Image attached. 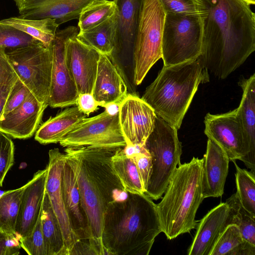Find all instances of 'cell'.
<instances>
[{"mask_svg": "<svg viewBox=\"0 0 255 255\" xmlns=\"http://www.w3.org/2000/svg\"><path fill=\"white\" fill-rule=\"evenodd\" d=\"M204 6L201 58L205 68L226 78L255 50V14L243 0H200Z\"/></svg>", "mask_w": 255, "mask_h": 255, "instance_id": "cell-1", "label": "cell"}, {"mask_svg": "<svg viewBox=\"0 0 255 255\" xmlns=\"http://www.w3.org/2000/svg\"><path fill=\"white\" fill-rule=\"evenodd\" d=\"M166 13L201 14L204 6L200 0H159Z\"/></svg>", "mask_w": 255, "mask_h": 255, "instance_id": "cell-37", "label": "cell"}, {"mask_svg": "<svg viewBox=\"0 0 255 255\" xmlns=\"http://www.w3.org/2000/svg\"><path fill=\"white\" fill-rule=\"evenodd\" d=\"M76 105L87 116L95 111L99 106L92 94L89 93L79 94Z\"/></svg>", "mask_w": 255, "mask_h": 255, "instance_id": "cell-43", "label": "cell"}, {"mask_svg": "<svg viewBox=\"0 0 255 255\" xmlns=\"http://www.w3.org/2000/svg\"><path fill=\"white\" fill-rule=\"evenodd\" d=\"M41 222L47 255H66L61 227L45 191L41 213Z\"/></svg>", "mask_w": 255, "mask_h": 255, "instance_id": "cell-26", "label": "cell"}, {"mask_svg": "<svg viewBox=\"0 0 255 255\" xmlns=\"http://www.w3.org/2000/svg\"><path fill=\"white\" fill-rule=\"evenodd\" d=\"M243 91L238 114L245 136L247 154L243 160L251 171L255 173V74L241 78L239 83Z\"/></svg>", "mask_w": 255, "mask_h": 255, "instance_id": "cell-24", "label": "cell"}, {"mask_svg": "<svg viewBox=\"0 0 255 255\" xmlns=\"http://www.w3.org/2000/svg\"><path fill=\"white\" fill-rule=\"evenodd\" d=\"M208 74L200 57L180 64L163 65L141 98L157 116L178 130L198 86L209 81Z\"/></svg>", "mask_w": 255, "mask_h": 255, "instance_id": "cell-4", "label": "cell"}, {"mask_svg": "<svg viewBox=\"0 0 255 255\" xmlns=\"http://www.w3.org/2000/svg\"><path fill=\"white\" fill-rule=\"evenodd\" d=\"M161 228L155 204L145 193L128 192L110 203L102 231L105 255H148Z\"/></svg>", "mask_w": 255, "mask_h": 255, "instance_id": "cell-3", "label": "cell"}, {"mask_svg": "<svg viewBox=\"0 0 255 255\" xmlns=\"http://www.w3.org/2000/svg\"><path fill=\"white\" fill-rule=\"evenodd\" d=\"M124 147H119L112 157L113 169L127 192L145 193L134 161L126 156Z\"/></svg>", "mask_w": 255, "mask_h": 255, "instance_id": "cell-29", "label": "cell"}, {"mask_svg": "<svg viewBox=\"0 0 255 255\" xmlns=\"http://www.w3.org/2000/svg\"><path fill=\"white\" fill-rule=\"evenodd\" d=\"M233 216L234 224L239 228L243 239L255 245V216L241 205L236 193L226 200Z\"/></svg>", "mask_w": 255, "mask_h": 255, "instance_id": "cell-33", "label": "cell"}, {"mask_svg": "<svg viewBox=\"0 0 255 255\" xmlns=\"http://www.w3.org/2000/svg\"><path fill=\"white\" fill-rule=\"evenodd\" d=\"M116 14L83 32H79L77 37L100 54L111 55L115 48Z\"/></svg>", "mask_w": 255, "mask_h": 255, "instance_id": "cell-27", "label": "cell"}, {"mask_svg": "<svg viewBox=\"0 0 255 255\" xmlns=\"http://www.w3.org/2000/svg\"><path fill=\"white\" fill-rule=\"evenodd\" d=\"M128 94L127 82L117 60L112 55L100 54L92 92L99 106L121 104Z\"/></svg>", "mask_w": 255, "mask_h": 255, "instance_id": "cell-18", "label": "cell"}, {"mask_svg": "<svg viewBox=\"0 0 255 255\" xmlns=\"http://www.w3.org/2000/svg\"><path fill=\"white\" fill-rule=\"evenodd\" d=\"M230 159L223 150L208 138L203 158L202 193L204 199L221 197L228 174Z\"/></svg>", "mask_w": 255, "mask_h": 255, "instance_id": "cell-23", "label": "cell"}, {"mask_svg": "<svg viewBox=\"0 0 255 255\" xmlns=\"http://www.w3.org/2000/svg\"><path fill=\"white\" fill-rule=\"evenodd\" d=\"M68 147L77 158V181L90 229L91 249L94 255H105L101 236L106 209L110 203L128 195L112 163L119 147Z\"/></svg>", "mask_w": 255, "mask_h": 255, "instance_id": "cell-2", "label": "cell"}, {"mask_svg": "<svg viewBox=\"0 0 255 255\" xmlns=\"http://www.w3.org/2000/svg\"><path fill=\"white\" fill-rule=\"evenodd\" d=\"M5 50L4 47H0V85L18 78L6 57Z\"/></svg>", "mask_w": 255, "mask_h": 255, "instance_id": "cell-42", "label": "cell"}, {"mask_svg": "<svg viewBox=\"0 0 255 255\" xmlns=\"http://www.w3.org/2000/svg\"><path fill=\"white\" fill-rule=\"evenodd\" d=\"M114 1L97 0L84 8L78 18L79 32L95 27L111 17L116 11Z\"/></svg>", "mask_w": 255, "mask_h": 255, "instance_id": "cell-31", "label": "cell"}, {"mask_svg": "<svg viewBox=\"0 0 255 255\" xmlns=\"http://www.w3.org/2000/svg\"><path fill=\"white\" fill-rule=\"evenodd\" d=\"M202 175L203 158L193 157L189 162L180 163L157 204L161 231L168 240L195 228L196 212L204 199Z\"/></svg>", "mask_w": 255, "mask_h": 255, "instance_id": "cell-5", "label": "cell"}, {"mask_svg": "<svg viewBox=\"0 0 255 255\" xmlns=\"http://www.w3.org/2000/svg\"><path fill=\"white\" fill-rule=\"evenodd\" d=\"M48 155V162L46 167L45 191L61 227L66 255H70L77 240L70 225L62 193L61 175L64 153L58 148H54L49 151Z\"/></svg>", "mask_w": 255, "mask_h": 255, "instance_id": "cell-15", "label": "cell"}, {"mask_svg": "<svg viewBox=\"0 0 255 255\" xmlns=\"http://www.w3.org/2000/svg\"><path fill=\"white\" fill-rule=\"evenodd\" d=\"M20 236L8 234L0 230V255H18L21 248Z\"/></svg>", "mask_w": 255, "mask_h": 255, "instance_id": "cell-41", "label": "cell"}, {"mask_svg": "<svg viewBox=\"0 0 255 255\" xmlns=\"http://www.w3.org/2000/svg\"><path fill=\"white\" fill-rule=\"evenodd\" d=\"M116 25L112 55L130 54L132 58L144 0H114Z\"/></svg>", "mask_w": 255, "mask_h": 255, "instance_id": "cell-22", "label": "cell"}, {"mask_svg": "<svg viewBox=\"0 0 255 255\" xmlns=\"http://www.w3.org/2000/svg\"><path fill=\"white\" fill-rule=\"evenodd\" d=\"M13 0L18 10L19 17L27 19L51 18L59 25L73 19H78L84 8L100 0Z\"/></svg>", "mask_w": 255, "mask_h": 255, "instance_id": "cell-17", "label": "cell"}, {"mask_svg": "<svg viewBox=\"0 0 255 255\" xmlns=\"http://www.w3.org/2000/svg\"><path fill=\"white\" fill-rule=\"evenodd\" d=\"M236 167V194L242 206L255 216V173L240 168L232 161Z\"/></svg>", "mask_w": 255, "mask_h": 255, "instance_id": "cell-32", "label": "cell"}, {"mask_svg": "<svg viewBox=\"0 0 255 255\" xmlns=\"http://www.w3.org/2000/svg\"><path fill=\"white\" fill-rule=\"evenodd\" d=\"M143 146L151 158V173L145 194L157 200L164 193L181 163L182 144L177 129L156 116L153 129Z\"/></svg>", "mask_w": 255, "mask_h": 255, "instance_id": "cell-6", "label": "cell"}, {"mask_svg": "<svg viewBox=\"0 0 255 255\" xmlns=\"http://www.w3.org/2000/svg\"><path fill=\"white\" fill-rule=\"evenodd\" d=\"M78 33V28L73 26L57 30L50 45L52 67L48 106L52 108L76 105L79 94L67 64L66 50L68 41Z\"/></svg>", "mask_w": 255, "mask_h": 255, "instance_id": "cell-12", "label": "cell"}, {"mask_svg": "<svg viewBox=\"0 0 255 255\" xmlns=\"http://www.w3.org/2000/svg\"><path fill=\"white\" fill-rule=\"evenodd\" d=\"M77 158L70 147L64 153L61 175L63 199L71 229L77 243L70 255H94L91 247V235L83 208L76 176Z\"/></svg>", "mask_w": 255, "mask_h": 255, "instance_id": "cell-10", "label": "cell"}, {"mask_svg": "<svg viewBox=\"0 0 255 255\" xmlns=\"http://www.w3.org/2000/svg\"><path fill=\"white\" fill-rule=\"evenodd\" d=\"M24 185L4 192L0 197V230L8 234H16L15 227Z\"/></svg>", "mask_w": 255, "mask_h": 255, "instance_id": "cell-30", "label": "cell"}, {"mask_svg": "<svg viewBox=\"0 0 255 255\" xmlns=\"http://www.w3.org/2000/svg\"><path fill=\"white\" fill-rule=\"evenodd\" d=\"M39 41L46 46L53 40L59 25L54 19H27L11 17L0 21Z\"/></svg>", "mask_w": 255, "mask_h": 255, "instance_id": "cell-28", "label": "cell"}, {"mask_svg": "<svg viewBox=\"0 0 255 255\" xmlns=\"http://www.w3.org/2000/svg\"><path fill=\"white\" fill-rule=\"evenodd\" d=\"M30 92L28 88L17 78L7 97L2 115L8 113L21 105Z\"/></svg>", "mask_w": 255, "mask_h": 255, "instance_id": "cell-40", "label": "cell"}, {"mask_svg": "<svg viewBox=\"0 0 255 255\" xmlns=\"http://www.w3.org/2000/svg\"><path fill=\"white\" fill-rule=\"evenodd\" d=\"M16 80L0 85V118L3 114L7 97Z\"/></svg>", "mask_w": 255, "mask_h": 255, "instance_id": "cell-45", "label": "cell"}, {"mask_svg": "<svg viewBox=\"0 0 255 255\" xmlns=\"http://www.w3.org/2000/svg\"><path fill=\"white\" fill-rule=\"evenodd\" d=\"M244 241L238 226L231 224L217 240L210 255H229Z\"/></svg>", "mask_w": 255, "mask_h": 255, "instance_id": "cell-35", "label": "cell"}, {"mask_svg": "<svg viewBox=\"0 0 255 255\" xmlns=\"http://www.w3.org/2000/svg\"><path fill=\"white\" fill-rule=\"evenodd\" d=\"M59 143L65 147H124L127 144L120 126L119 114L111 115L106 111L96 116L84 118Z\"/></svg>", "mask_w": 255, "mask_h": 255, "instance_id": "cell-11", "label": "cell"}, {"mask_svg": "<svg viewBox=\"0 0 255 255\" xmlns=\"http://www.w3.org/2000/svg\"><path fill=\"white\" fill-rule=\"evenodd\" d=\"M229 255H255V245L244 240Z\"/></svg>", "mask_w": 255, "mask_h": 255, "instance_id": "cell-44", "label": "cell"}, {"mask_svg": "<svg viewBox=\"0 0 255 255\" xmlns=\"http://www.w3.org/2000/svg\"><path fill=\"white\" fill-rule=\"evenodd\" d=\"M202 36V15L166 13L162 39L163 65L180 64L200 57Z\"/></svg>", "mask_w": 255, "mask_h": 255, "instance_id": "cell-7", "label": "cell"}, {"mask_svg": "<svg viewBox=\"0 0 255 255\" xmlns=\"http://www.w3.org/2000/svg\"><path fill=\"white\" fill-rule=\"evenodd\" d=\"M86 117L77 106L67 108L43 123L36 130L35 139L42 144L59 142Z\"/></svg>", "mask_w": 255, "mask_h": 255, "instance_id": "cell-25", "label": "cell"}, {"mask_svg": "<svg viewBox=\"0 0 255 255\" xmlns=\"http://www.w3.org/2000/svg\"><path fill=\"white\" fill-rule=\"evenodd\" d=\"M14 144L6 134L0 131V187L14 162Z\"/></svg>", "mask_w": 255, "mask_h": 255, "instance_id": "cell-38", "label": "cell"}, {"mask_svg": "<svg viewBox=\"0 0 255 255\" xmlns=\"http://www.w3.org/2000/svg\"><path fill=\"white\" fill-rule=\"evenodd\" d=\"M234 224L228 204L221 203L209 211L197 227L188 255H210L217 240L227 227Z\"/></svg>", "mask_w": 255, "mask_h": 255, "instance_id": "cell-20", "label": "cell"}, {"mask_svg": "<svg viewBox=\"0 0 255 255\" xmlns=\"http://www.w3.org/2000/svg\"><path fill=\"white\" fill-rule=\"evenodd\" d=\"M46 176V168L38 170L24 185L15 227L16 233L21 237L31 235L41 214Z\"/></svg>", "mask_w": 255, "mask_h": 255, "instance_id": "cell-21", "label": "cell"}, {"mask_svg": "<svg viewBox=\"0 0 255 255\" xmlns=\"http://www.w3.org/2000/svg\"><path fill=\"white\" fill-rule=\"evenodd\" d=\"M19 243L21 248L28 255H47L42 230L41 214L31 235L25 237H20Z\"/></svg>", "mask_w": 255, "mask_h": 255, "instance_id": "cell-36", "label": "cell"}, {"mask_svg": "<svg viewBox=\"0 0 255 255\" xmlns=\"http://www.w3.org/2000/svg\"><path fill=\"white\" fill-rule=\"evenodd\" d=\"M119 104L111 103L105 105L103 107L105 111L111 115H116L119 114L120 109Z\"/></svg>", "mask_w": 255, "mask_h": 255, "instance_id": "cell-46", "label": "cell"}, {"mask_svg": "<svg viewBox=\"0 0 255 255\" xmlns=\"http://www.w3.org/2000/svg\"><path fill=\"white\" fill-rule=\"evenodd\" d=\"M47 105L30 92L19 107L0 118V131L13 138L26 139L36 131Z\"/></svg>", "mask_w": 255, "mask_h": 255, "instance_id": "cell-19", "label": "cell"}, {"mask_svg": "<svg viewBox=\"0 0 255 255\" xmlns=\"http://www.w3.org/2000/svg\"><path fill=\"white\" fill-rule=\"evenodd\" d=\"M128 157L135 162L145 192L151 170L150 155L144 146H142L137 151Z\"/></svg>", "mask_w": 255, "mask_h": 255, "instance_id": "cell-39", "label": "cell"}, {"mask_svg": "<svg viewBox=\"0 0 255 255\" xmlns=\"http://www.w3.org/2000/svg\"><path fill=\"white\" fill-rule=\"evenodd\" d=\"M204 122L205 134L223 150L230 160L243 161L248 150L237 109L221 114L208 113Z\"/></svg>", "mask_w": 255, "mask_h": 255, "instance_id": "cell-13", "label": "cell"}, {"mask_svg": "<svg viewBox=\"0 0 255 255\" xmlns=\"http://www.w3.org/2000/svg\"><path fill=\"white\" fill-rule=\"evenodd\" d=\"M119 121L127 144L143 146L152 131L156 115L141 98L128 94L120 105Z\"/></svg>", "mask_w": 255, "mask_h": 255, "instance_id": "cell-14", "label": "cell"}, {"mask_svg": "<svg viewBox=\"0 0 255 255\" xmlns=\"http://www.w3.org/2000/svg\"><path fill=\"white\" fill-rule=\"evenodd\" d=\"M243 0L250 5L255 4V0Z\"/></svg>", "mask_w": 255, "mask_h": 255, "instance_id": "cell-47", "label": "cell"}, {"mask_svg": "<svg viewBox=\"0 0 255 255\" xmlns=\"http://www.w3.org/2000/svg\"><path fill=\"white\" fill-rule=\"evenodd\" d=\"M165 15L159 0H144L132 53L136 85L141 83L152 66L162 58Z\"/></svg>", "mask_w": 255, "mask_h": 255, "instance_id": "cell-8", "label": "cell"}, {"mask_svg": "<svg viewBox=\"0 0 255 255\" xmlns=\"http://www.w3.org/2000/svg\"><path fill=\"white\" fill-rule=\"evenodd\" d=\"M41 42L15 28L0 22V47L6 49Z\"/></svg>", "mask_w": 255, "mask_h": 255, "instance_id": "cell-34", "label": "cell"}, {"mask_svg": "<svg viewBox=\"0 0 255 255\" xmlns=\"http://www.w3.org/2000/svg\"><path fill=\"white\" fill-rule=\"evenodd\" d=\"M100 56L98 51L81 41L77 35L68 41L66 62L79 95L92 94Z\"/></svg>", "mask_w": 255, "mask_h": 255, "instance_id": "cell-16", "label": "cell"}, {"mask_svg": "<svg viewBox=\"0 0 255 255\" xmlns=\"http://www.w3.org/2000/svg\"><path fill=\"white\" fill-rule=\"evenodd\" d=\"M18 78L41 103L48 106L52 67L50 46L41 42L5 50Z\"/></svg>", "mask_w": 255, "mask_h": 255, "instance_id": "cell-9", "label": "cell"}]
</instances>
